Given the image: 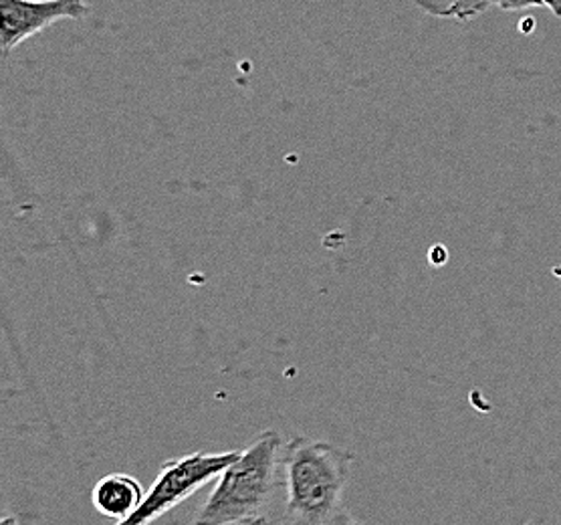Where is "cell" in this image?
Here are the masks:
<instances>
[{"label": "cell", "mask_w": 561, "mask_h": 525, "mask_svg": "<svg viewBox=\"0 0 561 525\" xmlns=\"http://www.w3.org/2000/svg\"><path fill=\"white\" fill-rule=\"evenodd\" d=\"M146 491L148 489H144L134 475L115 471L95 483L91 491V503L102 517L114 520L117 524L138 512Z\"/></svg>", "instance_id": "cell-5"}, {"label": "cell", "mask_w": 561, "mask_h": 525, "mask_svg": "<svg viewBox=\"0 0 561 525\" xmlns=\"http://www.w3.org/2000/svg\"><path fill=\"white\" fill-rule=\"evenodd\" d=\"M285 443L277 431H263L239 459L218 475L215 489L192 525H249L268 520L280 491Z\"/></svg>", "instance_id": "cell-2"}, {"label": "cell", "mask_w": 561, "mask_h": 525, "mask_svg": "<svg viewBox=\"0 0 561 525\" xmlns=\"http://www.w3.org/2000/svg\"><path fill=\"white\" fill-rule=\"evenodd\" d=\"M249 525H273L271 524V520H256V522H253V524Z\"/></svg>", "instance_id": "cell-10"}, {"label": "cell", "mask_w": 561, "mask_h": 525, "mask_svg": "<svg viewBox=\"0 0 561 525\" xmlns=\"http://www.w3.org/2000/svg\"><path fill=\"white\" fill-rule=\"evenodd\" d=\"M414 4L422 13L431 14L436 19H450L467 23L481 14H485L495 0H414Z\"/></svg>", "instance_id": "cell-6"}, {"label": "cell", "mask_w": 561, "mask_h": 525, "mask_svg": "<svg viewBox=\"0 0 561 525\" xmlns=\"http://www.w3.org/2000/svg\"><path fill=\"white\" fill-rule=\"evenodd\" d=\"M90 11L88 0H0L2 53L9 55L59 21H81Z\"/></svg>", "instance_id": "cell-4"}, {"label": "cell", "mask_w": 561, "mask_h": 525, "mask_svg": "<svg viewBox=\"0 0 561 525\" xmlns=\"http://www.w3.org/2000/svg\"><path fill=\"white\" fill-rule=\"evenodd\" d=\"M428 256H431V265H436V267H438V265H445L448 259L447 249H445L443 244H436V247L431 249Z\"/></svg>", "instance_id": "cell-8"}, {"label": "cell", "mask_w": 561, "mask_h": 525, "mask_svg": "<svg viewBox=\"0 0 561 525\" xmlns=\"http://www.w3.org/2000/svg\"><path fill=\"white\" fill-rule=\"evenodd\" d=\"M356 455L350 448L294 436L280 463V525H362L347 505Z\"/></svg>", "instance_id": "cell-1"}, {"label": "cell", "mask_w": 561, "mask_h": 525, "mask_svg": "<svg viewBox=\"0 0 561 525\" xmlns=\"http://www.w3.org/2000/svg\"><path fill=\"white\" fill-rule=\"evenodd\" d=\"M0 525H19V517L16 515H4Z\"/></svg>", "instance_id": "cell-9"}, {"label": "cell", "mask_w": 561, "mask_h": 525, "mask_svg": "<svg viewBox=\"0 0 561 525\" xmlns=\"http://www.w3.org/2000/svg\"><path fill=\"white\" fill-rule=\"evenodd\" d=\"M495 7L507 11V13H517V11H525V9L546 7L551 13L561 19V0H495Z\"/></svg>", "instance_id": "cell-7"}, {"label": "cell", "mask_w": 561, "mask_h": 525, "mask_svg": "<svg viewBox=\"0 0 561 525\" xmlns=\"http://www.w3.org/2000/svg\"><path fill=\"white\" fill-rule=\"evenodd\" d=\"M239 455L241 450H198L170 459L162 465L152 486L148 487L138 512L115 525H152L153 522L162 520L164 515L192 498L196 491H201L210 481H217L218 475L237 461Z\"/></svg>", "instance_id": "cell-3"}]
</instances>
